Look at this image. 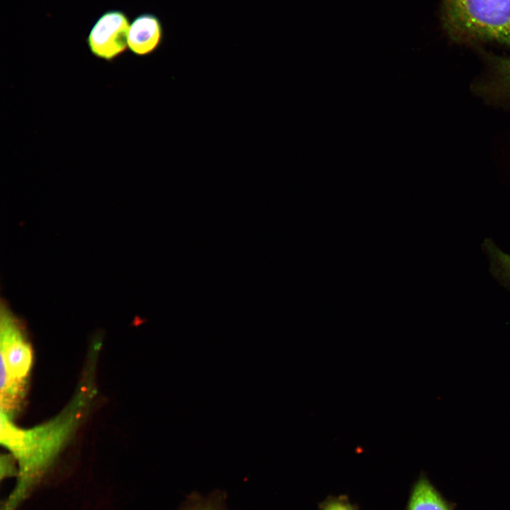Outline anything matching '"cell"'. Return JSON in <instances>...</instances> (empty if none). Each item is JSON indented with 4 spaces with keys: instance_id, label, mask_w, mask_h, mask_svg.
I'll list each match as a JSON object with an SVG mask.
<instances>
[{
    "instance_id": "4",
    "label": "cell",
    "mask_w": 510,
    "mask_h": 510,
    "mask_svg": "<svg viewBox=\"0 0 510 510\" xmlns=\"http://www.w3.org/2000/svg\"><path fill=\"white\" fill-rule=\"evenodd\" d=\"M129 19L120 10L103 13L93 25L87 37L91 53L98 58L112 61L128 47Z\"/></svg>"
},
{
    "instance_id": "9",
    "label": "cell",
    "mask_w": 510,
    "mask_h": 510,
    "mask_svg": "<svg viewBox=\"0 0 510 510\" xmlns=\"http://www.w3.org/2000/svg\"><path fill=\"white\" fill-rule=\"evenodd\" d=\"M183 510H222L221 507L210 501L198 500L189 504Z\"/></svg>"
},
{
    "instance_id": "3",
    "label": "cell",
    "mask_w": 510,
    "mask_h": 510,
    "mask_svg": "<svg viewBox=\"0 0 510 510\" xmlns=\"http://www.w3.org/2000/svg\"><path fill=\"white\" fill-rule=\"evenodd\" d=\"M443 24L458 42L495 41L510 46V0H444Z\"/></svg>"
},
{
    "instance_id": "6",
    "label": "cell",
    "mask_w": 510,
    "mask_h": 510,
    "mask_svg": "<svg viewBox=\"0 0 510 510\" xmlns=\"http://www.w3.org/2000/svg\"><path fill=\"white\" fill-rule=\"evenodd\" d=\"M490 74L479 85L481 93L492 99L510 98V58L489 57Z\"/></svg>"
},
{
    "instance_id": "2",
    "label": "cell",
    "mask_w": 510,
    "mask_h": 510,
    "mask_svg": "<svg viewBox=\"0 0 510 510\" xmlns=\"http://www.w3.org/2000/svg\"><path fill=\"white\" fill-rule=\"evenodd\" d=\"M1 412L13 419L28 393L33 351L23 324L2 307L0 327Z\"/></svg>"
},
{
    "instance_id": "5",
    "label": "cell",
    "mask_w": 510,
    "mask_h": 510,
    "mask_svg": "<svg viewBox=\"0 0 510 510\" xmlns=\"http://www.w3.org/2000/svg\"><path fill=\"white\" fill-rule=\"evenodd\" d=\"M164 28L159 18L152 13H143L131 22L128 33V47L135 55H149L162 45Z\"/></svg>"
},
{
    "instance_id": "1",
    "label": "cell",
    "mask_w": 510,
    "mask_h": 510,
    "mask_svg": "<svg viewBox=\"0 0 510 510\" xmlns=\"http://www.w3.org/2000/svg\"><path fill=\"white\" fill-rule=\"evenodd\" d=\"M97 353V350L91 349L86 370L74 396L52 419L23 428L0 413L1 443L8 450L18 467L16 486L2 510L16 509L83 421L96 393L94 368Z\"/></svg>"
},
{
    "instance_id": "8",
    "label": "cell",
    "mask_w": 510,
    "mask_h": 510,
    "mask_svg": "<svg viewBox=\"0 0 510 510\" xmlns=\"http://www.w3.org/2000/svg\"><path fill=\"white\" fill-rule=\"evenodd\" d=\"M487 256L492 276L510 290V254L502 250L492 239H486L482 245Z\"/></svg>"
},
{
    "instance_id": "10",
    "label": "cell",
    "mask_w": 510,
    "mask_h": 510,
    "mask_svg": "<svg viewBox=\"0 0 510 510\" xmlns=\"http://www.w3.org/2000/svg\"><path fill=\"white\" fill-rule=\"evenodd\" d=\"M323 510H355L349 504L340 501L334 500L324 505Z\"/></svg>"
},
{
    "instance_id": "7",
    "label": "cell",
    "mask_w": 510,
    "mask_h": 510,
    "mask_svg": "<svg viewBox=\"0 0 510 510\" xmlns=\"http://www.w3.org/2000/svg\"><path fill=\"white\" fill-rule=\"evenodd\" d=\"M407 510H454V505L426 477L421 476L414 485Z\"/></svg>"
}]
</instances>
